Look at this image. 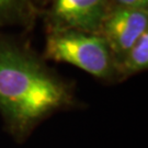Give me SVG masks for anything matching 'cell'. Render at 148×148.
<instances>
[{"mask_svg": "<svg viewBox=\"0 0 148 148\" xmlns=\"http://www.w3.org/2000/svg\"><path fill=\"white\" fill-rule=\"evenodd\" d=\"M67 85L29 49L0 36V111L18 130H24L67 104Z\"/></svg>", "mask_w": 148, "mask_h": 148, "instance_id": "1", "label": "cell"}, {"mask_svg": "<svg viewBox=\"0 0 148 148\" xmlns=\"http://www.w3.org/2000/svg\"><path fill=\"white\" fill-rule=\"evenodd\" d=\"M45 58L74 65L101 79L116 76L115 62L104 38L98 33L49 31Z\"/></svg>", "mask_w": 148, "mask_h": 148, "instance_id": "2", "label": "cell"}, {"mask_svg": "<svg viewBox=\"0 0 148 148\" xmlns=\"http://www.w3.org/2000/svg\"><path fill=\"white\" fill-rule=\"evenodd\" d=\"M109 8V0H49L46 12L48 32L98 33Z\"/></svg>", "mask_w": 148, "mask_h": 148, "instance_id": "3", "label": "cell"}, {"mask_svg": "<svg viewBox=\"0 0 148 148\" xmlns=\"http://www.w3.org/2000/svg\"><path fill=\"white\" fill-rule=\"evenodd\" d=\"M148 31V9L109 8L98 34L104 38L116 65Z\"/></svg>", "mask_w": 148, "mask_h": 148, "instance_id": "4", "label": "cell"}, {"mask_svg": "<svg viewBox=\"0 0 148 148\" xmlns=\"http://www.w3.org/2000/svg\"><path fill=\"white\" fill-rule=\"evenodd\" d=\"M35 14L36 8L30 0H0V27H30Z\"/></svg>", "mask_w": 148, "mask_h": 148, "instance_id": "5", "label": "cell"}, {"mask_svg": "<svg viewBox=\"0 0 148 148\" xmlns=\"http://www.w3.org/2000/svg\"><path fill=\"white\" fill-rule=\"evenodd\" d=\"M148 67V31L138 38L125 56L115 65V73L128 77L146 70Z\"/></svg>", "mask_w": 148, "mask_h": 148, "instance_id": "6", "label": "cell"}, {"mask_svg": "<svg viewBox=\"0 0 148 148\" xmlns=\"http://www.w3.org/2000/svg\"><path fill=\"white\" fill-rule=\"evenodd\" d=\"M110 8H132V9H148V0H109Z\"/></svg>", "mask_w": 148, "mask_h": 148, "instance_id": "7", "label": "cell"}, {"mask_svg": "<svg viewBox=\"0 0 148 148\" xmlns=\"http://www.w3.org/2000/svg\"><path fill=\"white\" fill-rule=\"evenodd\" d=\"M30 1L32 2V5L36 8V5H45V3H47V1H49V0H30Z\"/></svg>", "mask_w": 148, "mask_h": 148, "instance_id": "8", "label": "cell"}]
</instances>
